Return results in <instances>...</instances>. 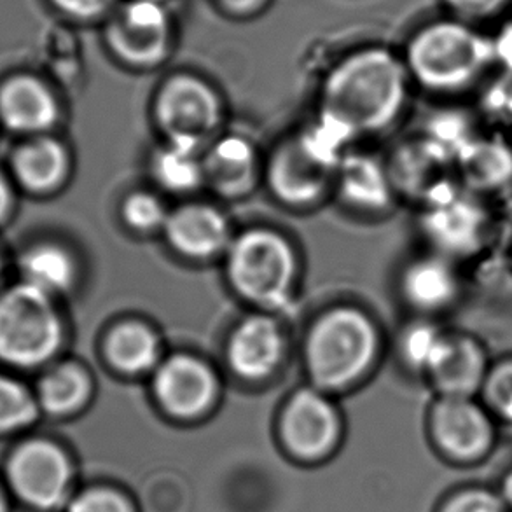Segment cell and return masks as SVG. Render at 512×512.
Wrapping results in <instances>:
<instances>
[{"instance_id": "obj_38", "label": "cell", "mask_w": 512, "mask_h": 512, "mask_svg": "<svg viewBox=\"0 0 512 512\" xmlns=\"http://www.w3.org/2000/svg\"><path fill=\"white\" fill-rule=\"evenodd\" d=\"M492 41L493 70L502 76L512 77V18L490 35Z\"/></svg>"}, {"instance_id": "obj_28", "label": "cell", "mask_w": 512, "mask_h": 512, "mask_svg": "<svg viewBox=\"0 0 512 512\" xmlns=\"http://www.w3.org/2000/svg\"><path fill=\"white\" fill-rule=\"evenodd\" d=\"M196 144L172 142L154 160V175L173 191H189L205 177Z\"/></svg>"}, {"instance_id": "obj_12", "label": "cell", "mask_w": 512, "mask_h": 512, "mask_svg": "<svg viewBox=\"0 0 512 512\" xmlns=\"http://www.w3.org/2000/svg\"><path fill=\"white\" fill-rule=\"evenodd\" d=\"M492 362L490 348L481 336L448 329L425 380L436 395L479 397Z\"/></svg>"}, {"instance_id": "obj_1", "label": "cell", "mask_w": 512, "mask_h": 512, "mask_svg": "<svg viewBox=\"0 0 512 512\" xmlns=\"http://www.w3.org/2000/svg\"><path fill=\"white\" fill-rule=\"evenodd\" d=\"M409 81L406 62L387 49L360 51L327 77L324 114L352 133L385 130L406 107Z\"/></svg>"}, {"instance_id": "obj_22", "label": "cell", "mask_w": 512, "mask_h": 512, "mask_svg": "<svg viewBox=\"0 0 512 512\" xmlns=\"http://www.w3.org/2000/svg\"><path fill=\"white\" fill-rule=\"evenodd\" d=\"M481 132H485V128L476 111L448 107L430 116L420 139L425 140L455 167L458 156L464 153L465 147Z\"/></svg>"}, {"instance_id": "obj_34", "label": "cell", "mask_w": 512, "mask_h": 512, "mask_svg": "<svg viewBox=\"0 0 512 512\" xmlns=\"http://www.w3.org/2000/svg\"><path fill=\"white\" fill-rule=\"evenodd\" d=\"M67 512H137L132 500L111 486H91L72 495Z\"/></svg>"}, {"instance_id": "obj_21", "label": "cell", "mask_w": 512, "mask_h": 512, "mask_svg": "<svg viewBox=\"0 0 512 512\" xmlns=\"http://www.w3.org/2000/svg\"><path fill=\"white\" fill-rule=\"evenodd\" d=\"M203 173L221 193H243L256 173L254 147L240 137L217 142L203 160Z\"/></svg>"}, {"instance_id": "obj_2", "label": "cell", "mask_w": 512, "mask_h": 512, "mask_svg": "<svg viewBox=\"0 0 512 512\" xmlns=\"http://www.w3.org/2000/svg\"><path fill=\"white\" fill-rule=\"evenodd\" d=\"M406 67L425 90L460 95L479 86L493 70L490 35L458 18L430 23L409 42Z\"/></svg>"}, {"instance_id": "obj_33", "label": "cell", "mask_w": 512, "mask_h": 512, "mask_svg": "<svg viewBox=\"0 0 512 512\" xmlns=\"http://www.w3.org/2000/svg\"><path fill=\"white\" fill-rule=\"evenodd\" d=\"M39 415V402L18 381L0 376V434L32 425Z\"/></svg>"}, {"instance_id": "obj_25", "label": "cell", "mask_w": 512, "mask_h": 512, "mask_svg": "<svg viewBox=\"0 0 512 512\" xmlns=\"http://www.w3.org/2000/svg\"><path fill=\"white\" fill-rule=\"evenodd\" d=\"M91 394L90 376L77 364L51 369L39 383V408L51 415H69L83 408Z\"/></svg>"}, {"instance_id": "obj_15", "label": "cell", "mask_w": 512, "mask_h": 512, "mask_svg": "<svg viewBox=\"0 0 512 512\" xmlns=\"http://www.w3.org/2000/svg\"><path fill=\"white\" fill-rule=\"evenodd\" d=\"M462 186L488 200L512 187V140L504 133H479L455 163Z\"/></svg>"}, {"instance_id": "obj_24", "label": "cell", "mask_w": 512, "mask_h": 512, "mask_svg": "<svg viewBox=\"0 0 512 512\" xmlns=\"http://www.w3.org/2000/svg\"><path fill=\"white\" fill-rule=\"evenodd\" d=\"M105 352L121 371L144 373L158 362L160 345L149 327L140 322H123L112 329Z\"/></svg>"}, {"instance_id": "obj_9", "label": "cell", "mask_w": 512, "mask_h": 512, "mask_svg": "<svg viewBox=\"0 0 512 512\" xmlns=\"http://www.w3.org/2000/svg\"><path fill=\"white\" fill-rule=\"evenodd\" d=\"M340 437V415L326 395L313 388L292 395L280 418L285 451L301 462H319L336 450Z\"/></svg>"}, {"instance_id": "obj_36", "label": "cell", "mask_w": 512, "mask_h": 512, "mask_svg": "<svg viewBox=\"0 0 512 512\" xmlns=\"http://www.w3.org/2000/svg\"><path fill=\"white\" fill-rule=\"evenodd\" d=\"M56 13L70 20L90 21L111 11L114 0H48Z\"/></svg>"}, {"instance_id": "obj_42", "label": "cell", "mask_w": 512, "mask_h": 512, "mask_svg": "<svg viewBox=\"0 0 512 512\" xmlns=\"http://www.w3.org/2000/svg\"><path fill=\"white\" fill-rule=\"evenodd\" d=\"M0 512H9V504H7L6 492L0 486Z\"/></svg>"}, {"instance_id": "obj_29", "label": "cell", "mask_w": 512, "mask_h": 512, "mask_svg": "<svg viewBox=\"0 0 512 512\" xmlns=\"http://www.w3.org/2000/svg\"><path fill=\"white\" fill-rule=\"evenodd\" d=\"M448 329L439 326L436 320L422 319L406 327L401 338V355L404 362L416 373L425 376Z\"/></svg>"}, {"instance_id": "obj_11", "label": "cell", "mask_w": 512, "mask_h": 512, "mask_svg": "<svg viewBox=\"0 0 512 512\" xmlns=\"http://www.w3.org/2000/svg\"><path fill=\"white\" fill-rule=\"evenodd\" d=\"M156 119L172 142L200 146L219 123V102L200 79L172 77L156 100Z\"/></svg>"}, {"instance_id": "obj_10", "label": "cell", "mask_w": 512, "mask_h": 512, "mask_svg": "<svg viewBox=\"0 0 512 512\" xmlns=\"http://www.w3.org/2000/svg\"><path fill=\"white\" fill-rule=\"evenodd\" d=\"M170 18L156 0H132L112 16L105 37L118 58L132 65L161 62L170 48Z\"/></svg>"}, {"instance_id": "obj_30", "label": "cell", "mask_w": 512, "mask_h": 512, "mask_svg": "<svg viewBox=\"0 0 512 512\" xmlns=\"http://www.w3.org/2000/svg\"><path fill=\"white\" fill-rule=\"evenodd\" d=\"M432 512H509L499 488L485 483H464L446 490Z\"/></svg>"}, {"instance_id": "obj_8", "label": "cell", "mask_w": 512, "mask_h": 512, "mask_svg": "<svg viewBox=\"0 0 512 512\" xmlns=\"http://www.w3.org/2000/svg\"><path fill=\"white\" fill-rule=\"evenodd\" d=\"M7 483L25 506L56 511L72 499L74 464L67 451L46 439L20 444L9 457Z\"/></svg>"}, {"instance_id": "obj_19", "label": "cell", "mask_w": 512, "mask_h": 512, "mask_svg": "<svg viewBox=\"0 0 512 512\" xmlns=\"http://www.w3.org/2000/svg\"><path fill=\"white\" fill-rule=\"evenodd\" d=\"M0 116L18 132H39L58 116L56 100L37 77L14 76L0 88Z\"/></svg>"}, {"instance_id": "obj_40", "label": "cell", "mask_w": 512, "mask_h": 512, "mask_svg": "<svg viewBox=\"0 0 512 512\" xmlns=\"http://www.w3.org/2000/svg\"><path fill=\"white\" fill-rule=\"evenodd\" d=\"M495 486L499 488L500 495L506 502L507 511L512 512V464L500 474L499 483Z\"/></svg>"}, {"instance_id": "obj_41", "label": "cell", "mask_w": 512, "mask_h": 512, "mask_svg": "<svg viewBox=\"0 0 512 512\" xmlns=\"http://www.w3.org/2000/svg\"><path fill=\"white\" fill-rule=\"evenodd\" d=\"M9 207V189H7L6 182L0 175V219L4 217Z\"/></svg>"}, {"instance_id": "obj_23", "label": "cell", "mask_w": 512, "mask_h": 512, "mask_svg": "<svg viewBox=\"0 0 512 512\" xmlns=\"http://www.w3.org/2000/svg\"><path fill=\"white\" fill-rule=\"evenodd\" d=\"M340 173L346 198L360 207L380 210L392 201L395 187L392 177L373 158H346L341 161Z\"/></svg>"}, {"instance_id": "obj_17", "label": "cell", "mask_w": 512, "mask_h": 512, "mask_svg": "<svg viewBox=\"0 0 512 512\" xmlns=\"http://www.w3.org/2000/svg\"><path fill=\"white\" fill-rule=\"evenodd\" d=\"M334 170L299 139L284 147L271 165V186L287 201H312L326 189Z\"/></svg>"}, {"instance_id": "obj_35", "label": "cell", "mask_w": 512, "mask_h": 512, "mask_svg": "<svg viewBox=\"0 0 512 512\" xmlns=\"http://www.w3.org/2000/svg\"><path fill=\"white\" fill-rule=\"evenodd\" d=\"M123 215L132 228L144 229V231L160 228V226L165 228L168 219L163 203L149 193L132 194L125 201Z\"/></svg>"}, {"instance_id": "obj_4", "label": "cell", "mask_w": 512, "mask_h": 512, "mask_svg": "<svg viewBox=\"0 0 512 512\" xmlns=\"http://www.w3.org/2000/svg\"><path fill=\"white\" fill-rule=\"evenodd\" d=\"M380 348L373 322L353 308L326 313L306 341L308 373L317 387L334 390L359 380Z\"/></svg>"}, {"instance_id": "obj_7", "label": "cell", "mask_w": 512, "mask_h": 512, "mask_svg": "<svg viewBox=\"0 0 512 512\" xmlns=\"http://www.w3.org/2000/svg\"><path fill=\"white\" fill-rule=\"evenodd\" d=\"M62 340V326L51 296L23 284L0 296V359L21 367L51 359Z\"/></svg>"}, {"instance_id": "obj_14", "label": "cell", "mask_w": 512, "mask_h": 512, "mask_svg": "<svg viewBox=\"0 0 512 512\" xmlns=\"http://www.w3.org/2000/svg\"><path fill=\"white\" fill-rule=\"evenodd\" d=\"M154 395L168 415L193 420L214 404L217 381L205 362L191 355H173L156 373Z\"/></svg>"}, {"instance_id": "obj_26", "label": "cell", "mask_w": 512, "mask_h": 512, "mask_svg": "<svg viewBox=\"0 0 512 512\" xmlns=\"http://www.w3.org/2000/svg\"><path fill=\"white\" fill-rule=\"evenodd\" d=\"M21 182L35 191L55 187L69 167L67 153L55 140H35L23 147L14 160Z\"/></svg>"}, {"instance_id": "obj_5", "label": "cell", "mask_w": 512, "mask_h": 512, "mask_svg": "<svg viewBox=\"0 0 512 512\" xmlns=\"http://www.w3.org/2000/svg\"><path fill=\"white\" fill-rule=\"evenodd\" d=\"M425 430L434 455L460 471L483 467L499 448V422L479 397L436 395Z\"/></svg>"}, {"instance_id": "obj_27", "label": "cell", "mask_w": 512, "mask_h": 512, "mask_svg": "<svg viewBox=\"0 0 512 512\" xmlns=\"http://www.w3.org/2000/svg\"><path fill=\"white\" fill-rule=\"evenodd\" d=\"M21 268L25 284L32 285L48 296L67 291L74 280L72 259L67 256V252L53 245H41L27 252Z\"/></svg>"}, {"instance_id": "obj_6", "label": "cell", "mask_w": 512, "mask_h": 512, "mask_svg": "<svg viewBox=\"0 0 512 512\" xmlns=\"http://www.w3.org/2000/svg\"><path fill=\"white\" fill-rule=\"evenodd\" d=\"M228 275L243 298L277 308L291 298L296 257L282 236L266 229H252L231 243Z\"/></svg>"}, {"instance_id": "obj_37", "label": "cell", "mask_w": 512, "mask_h": 512, "mask_svg": "<svg viewBox=\"0 0 512 512\" xmlns=\"http://www.w3.org/2000/svg\"><path fill=\"white\" fill-rule=\"evenodd\" d=\"M458 20H488L502 13L511 0H444Z\"/></svg>"}, {"instance_id": "obj_39", "label": "cell", "mask_w": 512, "mask_h": 512, "mask_svg": "<svg viewBox=\"0 0 512 512\" xmlns=\"http://www.w3.org/2000/svg\"><path fill=\"white\" fill-rule=\"evenodd\" d=\"M266 2H268V0H219V4H221L228 13L238 14V16L256 13Z\"/></svg>"}, {"instance_id": "obj_3", "label": "cell", "mask_w": 512, "mask_h": 512, "mask_svg": "<svg viewBox=\"0 0 512 512\" xmlns=\"http://www.w3.org/2000/svg\"><path fill=\"white\" fill-rule=\"evenodd\" d=\"M422 207L420 228L432 252L467 266L492 249L497 235L492 200L453 180Z\"/></svg>"}, {"instance_id": "obj_32", "label": "cell", "mask_w": 512, "mask_h": 512, "mask_svg": "<svg viewBox=\"0 0 512 512\" xmlns=\"http://www.w3.org/2000/svg\"><path fill=\"white\" fill-rule=\"evenodd\" d=\"M478 114L481 125L488 132L512 135V77L502 76L488 84L479 95Z\"/></svg>"}, {"instance_id": "obj_16", "label": "cell", "mask_w": 512, "mask_h": 512, "mask_svg": "<svg viewBox=\"0 0 512 512\" xmlns=\"http://www.w3.org/2000/svg\"><path fill=\"white\" fill-rule=\"evenodd\" d=\"M282 355L284 338L277 322L261 315L243 320L229 340V364L245 380H263L270 376Z\"/></svg>"}, {"instance_id": "obj_31", "label": "cell", "mask_w": 512, "mask_h": 512, "mask_svg": "<svg viewBox=\"0 0 512 512\" xmlns=\"http://www.w3.org/2000/svg\"><path fill=\"white\" fill-rule=\"evenodd\" d=\"M479 401L485 404L500 427H512V353L493 359L479 392Z\"/></svg>"}, {"instance_id": "obj_20", "label": "cell", "mask_w": 512, "mask_h": 512, "mask_svg": "<svg viewBox=\"0 0 512 512\" xmlns=\"http://www.w3.org/2000/svg\"><path fill=\"white\" fill-rule=\"evenodd\" d=\"M453 180H457L455 167L422 139L404 147L397 158V170L392 175V182H397L394 186L413 194L420 203L429 200Z\"/></svg>"}, {"instance_id": "obj_43", "label": "cell", "mask_w": 512, "mask_h": 512, "mask_svg": "<svg viewBox=\"0 0 512 512\" xmlns=\"http://www.w3.org/2000/svg\"><path fill=\"white\" fill-rule=\"evenodd\" d=\"M156 2H161V0H156Z\"/></svg>"}, {"instance_id": "obj_13", "label": "cell", "mask_w": 512, "mask_h": 512, "mask_svg": "<svg viewBox=\"0 0 512 512\" xmlns=\"http://www.w3.org/2000/svg\"><path fill=\"white\" fill-rule=\"evenodd\" d=\"M402 296L427 319L451 312L465 296V266L437 252H427L406 266Z\"/></svg>"}, {"instance_id": "obj_18", "label": "cell", "mask_w": 512, "mask_h": 512, "mask_svg": "<svg viewBox=\"0 0 512 512\" xmlns=\"http://www.w3.org/2000/svg\"><path fill=\"white\" fill-rule=\"evenodd\" d=\"M168 240L175 249L191 257H210L226 249L228 221L207 205H189L168 215L165 224Z\"/></svg>"}]
</instances>
